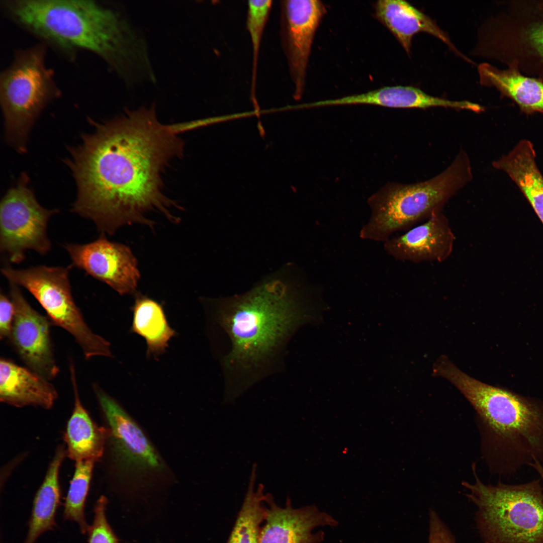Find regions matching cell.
Wrapping results in <instances>:
<instances>
[{"label": "cell", "mask_w": 543, "mask_h": 543, "mask_svg": "<svg viewBox=\"0 0 543 543\" xmlns=\"http://www.w3.org/2000/svg\"><path fill=\"white\" fill-rule=\"evenodd\" d=\"M94 125L65 160L77 187L72 212L109 235L133 223L152 228L145 215L153 210L177 223L168 209L176 206L161 192V179L168 162L182 153L174 129L158 121L153 108Z\"/></svg>", "instance_id": "6da1fadb"}, {"label": "cell", "mask_w": 543, "mask_h": 543, "mask_svg": "<svg viewBox=\"0 0 543 543\" xmlns=\"http://www.w3.org/2000/svg\"><path fill=\"white\" fill-rule=\"evenodd\" d=\"M440 376L475 410L482 453L492 473L510 477L543 461V400L483 383L452 363L442 367Z\"/></svg>", "instance_id": "7a4b0ae2"}, {"label": "cell", "mask_w": 543, "mask_h": 543, "mask_svg": "<svg viewBox=\"0 0 543 543\" xmlns=\"http://www.w3.org/2000/svg\"><path fill=\"white\" fill-rule=\"evenodd\" d=\"M2 6L11 19L67 53H94L117 68L122 53L118 17L92 0H8Z\"/></svg>", "instance_id": "3957f363"}, {"label": "cell", "mask_w": 543, "mask_h": 543, "mask_svg": "<svg viewBox=\"0 0 543 543\" xmlns=\"http://www.w3.org/2000/svg\"><path fill=\"white\" fill-rule=\"evenodd\" d=\"M472 177L470 158L461 149L444 171L431 179L413 184H387L368 200L372 214L360 229V238L385 242L393 233L427 219L442 211Z\"/></svg>", "instance_id": "277c9868"}, {"label": "cell", "mask_w": 543, "mask_h": 543, "mask_svg": "<svg viewBox=\"0 0 543 543\" xmlns=\"http://www.w3.org/2000/svg\"><path fill=\"white\" fill-rule=\"evenodd\" d=\"M474 483L462 482L477 507L480 532L489 543H543V485L540 478L519 484H485L472 466Z\"/></svg>", "instance_id": "5b68a950"}, {"label": "cell", "mask_w": 543, "mask_h": 543, "mask_svg": "<svg viewBox=\"0 0 543 543\" xmlns=\"http://www.w3.org/2000/svg\"><path fill=\"white\" fill-rule=\"evenodd\" d=\"M294 301L279 280L264 283L235 300L226 314L233 342L231 359L256 364L286 335L293 317Z\"/></svg>", "instance_id": "8992f818"}, {"label": "cell", "mask_w": 543, "mask_h": 543, "mask_svg": "<svg viewBox=\"0 0 543 543\" xmlns=\"http://www.w3.org/2000/svg\"><path fill=\"white\" fill-rule=\"evenodd\" d=\"M503 4V9L480 28L473 54L543 81L542 1Z\"/></svg>", "instance_id": "52a82bcc"}, {"label": "cell", "mask_w": 543, "mask_h": 543, "mask_svg": "<svg viewBox=\"0 0 543 543\" xmlns=\"http://www.w3.org/2000/svg\"><path fill=\"white\" fill-rule=\"evenodd\" d=\"M45 53L42 46L18 52L1 76L6 141L20 153L26 151L30 130L40 113L60 94L53 72L46 66Z\"/></svg>", "instance_id": "ba28073f"}, {"label": "cell", "mask_w": 543, "mask_h": 543, "mask_svg": "<svg viewBox=\"0 0 543 543\" xmlns=\"http://www.w3.org/2000/svg\"><path fill=\"white\" fill-rule=\"evenodd\" d=\"M71 265H38L25 269L5 267L2 274L9 283L29 291L44 309L52 323L69 333L84 357H112L111 344L87 325L73 297L69 281Z\"/></svg>", "instance_id": "9c48e42d"}, {"label": "cell", "mask_w": 543, "mask_h": 543, "mask_svg": "<svg viewBox=\"0 0 543 543\" xmlns=\"http://www.w3.org/2000/svg\"><path fill=\"white\" fill-rule=\"evenodd\" d=\"M28 183V176L23 173L0 204V250L14 263L23 261L27 250L44 255L51 248L47 226L58 210L43 207Z\"/></svg>", "instance_id": "30bf717a"}, {"label": "cell", "mask_w": 543, "mask_h": 543, "mask_svg": "<svg viewBox=\"0 0 543 543\" xmlns=\"http://www.w3.org/2000/svg\"><path fill=\"white\" fill-rule=\"evenodd\" d=\"M281 37L290 77L294 97L302 96L312 46L316 32L326 12L318 0L281 2Z\"/></svg>", "instance_id": "8fae6325"}, {"label": "cell", "mask_w": 543, "mask_h": 543, "mask_svg": "<svg viewBox=\"0 0 543 543\" xmlns=\"http://www.w3.org/2000/svg\"><path fill=\"white\" fill-rule=\"evenodd\" d=\"M9 284L15 314L8 339L27 367L51 381L60 371L51 337L52 323L31 306L19 286Z\"/></svg>", "instance_id": "7c38bea8"}, {"label": "cell", "mask_w": 543, "mask_h": 543, "mask_svg": "<svg viewBox=\"0 0 543 543\" xmlns=\"http://www.w3.org/2000/svg\"><path fill=\"white\" fill-rule=\"evenodd\" d=\"M71 265L106 284L120 295L136 292L140 278L137 260L125 244L108 240L102 234L85 244L64 245Z\"/></svg>", "instance_id": "4fadbf2b"}, {"label": "cell", "mask_w": 543, "mask_h": 543, "mask_svg": "<svg viewBox=\"0 0 543 543\" xmlns=\"http://www.w3.org/2000/svg\"><path fill=\"white\" fill-rule=\"evenodd\" d=\"M93 388L109 426L113 449L122 468L140 474L161 471V460L139 426L99 385L94 384Z\"/></svg>", "instance_id": "5bb4252c"}, {"label": "cell", "mask_w": 543, "mask_h": 543, "mask_svg": "<svg viewBox=\"0 0 543 543\" xmlns=\"http://www.w3.org/2000/svg\"><path fill=\"white\" fill-rule=\"evenodd\" d=\"M265 502L267 506L259 543H319L324 539V533H313V529L319 526L337 524L332 516L313 505L293 508L288 498L285 506L281 507L268 494L265 495Z\"/></svg>", "instance_id": "9a60e30c"}, {"label": "cell", "mask_w": 543, "mask_h": 543, "mask_svg": "<svg viewBox=\"0 0 543 543\" xmlns=\"http://www.w3.org/2000/svg\"><path fill=\"white\" fill-rule=\"evenodd\" d=\"M455 236L442 211L403 234L384 242L387 252L396 259L414 263L441 262L451 255Z\"/></svg>", "instance_id": "2e32d148"}, {"label": "cell", "mask_w": 543, "mask_h": 543, "mask_svg": "<svg viewBox=\"0 0 543 543\" xmlns=\"http://www.w3.org/2000/svg\"><path fill=\"white\" fill-rule=\"evenodd\" d=\"M374 8L377 19L391 32L408 55L411 53L414 35L423 32L439 39L456 55L472 62L458 50L448 35L430 17L407 2L380 0L375 4Z\"/></svg>", "instance_id": "e0dca14e"}, {"label": "cell", "mask_w": 543, "mask_h": 543, "mask_svg": "<svg viewBox=\"0 0 543 543\" xmlns=\"http://www.w3.org/2000/svg\"><path fill=\"white\" fill-rule=\"evenodd\" d=\"M58 393L49 380L27 367L6 357L0 359V400L17 407L36 406L49 409Z\"/></svg>", "instance_id": "ac0fdd59"}, {"label": "cell", "mask_w": 543, "mask_h": 543, "mask_svg": "<svg viewBox=\"0 0 543 543\" xmlns=\"http://www.w3.org/2000/svg\"><path fill=\"white\" fill-rule=\"evenodd\" d=\"M480 83L496 88L502 98L514 102L526 114H543V81L513 66L501 69L488 63L479 65Z\"/></svg>", "instance_id": "d6986e66"}, {"label": "cell", "mask_w": 543, "mask_h": 543, "mask_svg": "<svg viewBox=\"0 0 543 543\" xmlns=\"http://www.w3.org/2000/svg\"><path fill=\"white\" fill-rule=\"evenodd\" d=\"M69 372L74 403L64 434L66 454L75 462L83 461L96 462L103 455L107 431L96 425L81 403L75 369L72 360L69 363Z\"/></svg>", "instance_id": "ffe728a7"}, {"label": "cell", "mask_w": 543, "mask_h": 543, "mask_svg": "<svg viewBox=\"0 0 543 543\" xmlns=\"http://www.w3.org/2000/svg\"><path fill=\"white\" fill-rule=\"evenodd\" d=\"M326 106L370 105L394 108L426 109L440 107L462 110V101L446 100L427 94L412 86H385L366 93L326 100Z\"/></svg>", "instance_id": "44dd1931"}, {"label": "cell", "mask_w": 543, "mask_h": 543, "mask_svg": "<svg viewBox=\"0 0 543 543\" xmlns=\"http://www.w3.org/2000/svg\"><path fill=\"white\" fill-rule=\"evenodd\" d=\"M535 157L532 143L523 139L492 165L506 172L516 184L543 224V175Z\"/></svg>", "instance_id": "7402d4cb"}, {"label": "cell", "mask_w": 543, "mask_h": 543, "mask_svg": "<svg viewBox=\"0 0 543 543\" xmlns=\"http://www.w3.org/2000/svg\"><path fill=\"white\" fill-rule=\"evenodd\" d=\"M66 454L63 447L59 446L49 465L33 500L24 543H35L42 534L56 526L55 515L61 498L59 473Z\"/></svg>", "instance_id": "603a6c76"}, {"label": "cell", "mask_w": 543, "mask_h": 543, "mask_svg": "<svg viewBox=\"0 0 543 543\" xmlns=\"http://www.w3.org/2000/svg\"><path fill=\"white\" fill-rule=\"evenodd\" d=\"M132 310L131 331L145 339L147 356L156 357L164 353L176 332L169 325L162 306L152 299L138 294Z\"/></svg>", "instance_id": "cb8c5ba5"}, {"label": "cell", "mask_w": 543, "mask_h": 543, "mask_svg": "<svg viewBox=\"0 0 543 543\" xmlns=\"http://www.w3.org/2000/svg\"><path fill=\"white\" fill-rule=\"evenodd\" d=\"M256 472L254 464L247 491L227 543H259L260 524L265 515V495L262 484L254 489Z\"/></svg>", "instance_id": "d4e9b609"}, {"label": "cell", "mask_w": 543, "mask_h": 543, "mask_svg": "<svg viewBox=\"0 0 543 543\" xmlns=\"http://www.w3.org/2000/svg\"><path fill=\"white\" fill-rule=\"evenodd\" d=\"M74 474L70 482L64 505L65 520L76 522L83 534L88 532L89 525L85 518V507L95 462H75Z\"/></svg>", "instance_id": "484cf974"}, {"label": "cell", "mask_w": 543, "mask_h": 543, "mask_svg": "<svg viewBox=\"0 0 543 543\" xmlns=\"http://www.w3.org/2000/svg\"><path fill=\"white\" fill-rule=\"evenodd\" d=\"M272 1H248L246 28L252 49L251 97L255 100L256 84L259 49L262 38L272 7Z\"/></svg>", "instance_id": "4316f807"}, {"label": "cell", "mask_w": 543, "mask_h": 543, "mask_svg": "<svg viewBox=\"0 0 543 543\" xmlns=\"http://www.w3.org/2000/svg\"><path fill=\"white\" fill-rule=\"evenodd\" d=\"M107 499L101 496L95 505L93 523L88 531L87 543H118L106 517Z\"/></svg>", "instance_id": "83f0119b"}, {"label": "cell", "mask_w": 543, "mask_h": 543, "mask_svg": "<svg viewBox=\"0 0 543 543\" xmlns=\"http://www.w3.org/2000/svg\"><path fill=\"white\" fill-rule=\"evenodd\" d=\"M15 309L10 297L1 291L0 294V338L8 339L12 329Z\"/></svg>", "instance_id": "f1b7e54d"}, {"label": "cell", "mask_w": 543, "mask_h": 543, "mask_svg": "<svg viewBox=\"0 0 543 543\" xmlns=\"http://www.w3.org/2000/svg\"><path fill=\"white\" fill-rule=\"evenodd\" d=\"M428 543H456L450 531L433 510L429 515Z\"/></svg>", "instance_id": "f546056e"}, {"label": "cell", "mask_w": 543, "mask_h": 543, "mask_svg": "<svg viewBox=\"0 0 543 543\" xmlns=\"http://www.w3.org/2000/svg\"><path fill=\"white\" fill-rule=\"evenodd\" d=\"M538 474L543 485V461H535L529 465Z\"/></svg>", "instance_id": "4dcf8cb0"}, {"label": "cell", "mask_w": 543, "mask_h": 543, "mask_svg": "<svg viewBox=\"0 0 543 543\" xmlns=\"http://www.w3.org/2000/svg\"><path fill=\"white\" fill-rule=\"evenodd\" d=\"M485 543H489V542H485Z\"/></svg>", "instance_id": "1f68e13d"}, {"label": "cell", "mask_w": 543, "mask_h": 543, "mask_svg": "<svg viewBox=\"0 0 543 543\" xmlns=\"http://www.w3.org/2000/svg\"><path fill=\"white\" fill-rule=\"evenodd\" d=\"M542 2H543V0H542Z\"/></svg>", "instance_id": "d6a6232c"}]
</instances>
